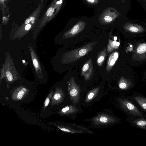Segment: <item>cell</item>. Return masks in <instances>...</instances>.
Wrapping results in <instances>:
<instances>
[{
    "label": "cell",
    "mask_w": 146,
    "mask_h": 146,
    "mask_svg": "<svg viewBox=\"0 0 146 146\" xmlns=\"http://www.w3.org/2000/svg\"><path fill=\"white\" fill-rule=\"evenodd\" d=\"M59 91H56L52 97V100L55 103L59 102L62 98V94Z\"/></svg>",
    "instance_id": "e0dca14e"
},
{
    "label": "cell",
    "mask_w": 146,
    "mask_h": 146,
    "mask_svg": "<svg viewBox=\"0 0 146 146\" xmlns=\"http://www.w3.org/2000/svg\"><path fill=\"white\" fill-rule=\"evenodd\" d=\"M17 91L14 96L17 99L19 100L24 96L27 92V90L25 88H23L19 89Z\"/></svg>",
    "instance_id": "9a60e30c"
},
{
    "label": "cell",
    "mask_w": 146,
    "mask_h": 146,
    "mask_svg": "<svg viewBox=\"0 0 146 146\" xmlns=\"http://www.w3.org/2000/svg\"><path fill=\"white\" fill-rule=\"evenodd\" d=\"M31 27V24H28L26 25L25 27V31H28L29 30Z\"/></svg>",
    "instance_id": "cb8c5ba5"
},
{
    "label": "cell",
    "mask_w": 146,
    "mask_h": 146,
    "mask_svg": "<svg viewBox=\"0 0 146 146\" xmlns=\"http://www.w3.org/2000/svg\"><path fill=\"white\" fill-rule=\"evenodd\" d=\"M94 67L91 58H89L83 66L81 75L86 81L90 80L94 74Z\"/></svg>",
    "instance_id": "5b68a950"
},
{
    "label": "cell",
    "mask_w": 146,
    "mask_h": 146,
    "mask_svg": "<svg viewBox=\"0 0 146 146\" xmlns=\"http://www.w3.org/2000/svg\"><path fill=\"white\" fill-rule=\"evenodd\" d=\"M6 76L7 80L10 82H12L13 79V76L11 73L9 71H7L6 72Z\"/></svg>",
    "instance_id": "ffe728a7"
},
{
    "label": "cell",
    "mask_w": 146,
    "mask_h": 146,
    "mask_svg": "<svg viewBox=\"0 0 146 146\" xmlns=\"http://www.w3.org/2000/svg\"><path fill=\"white\" fill-rule=\"evenodd\" d=\"M29 19L31 21V23L32 24L34 23H35V18L33 16H31L30 17Z\"/></svg>",
    "instance_id": "d4e9b609"
},
{
    "label": "cell",
    "mask_w": 146,
    "mask_h": 146,
    "mask_svg": "<svg viewBox=\"0 0 146 146\" xmlns=\"http://www.w3.org/2000/svg\"><path fill=\"white\" fill-rule=\"evenodd\" d=\"M108 42L106 46V50L108 54L114 49L117 48L120 45L119 42L112 40L110 37L108 39Z\"/></svg>",
    "instance_id": "7c38bea8"
},
{
    "label": "cell",
    "mask_w": 146,
    "mask_h": 146,
    "mask_svg": "<svg viewBox=\"0 0 146 146\" xmlns=\"http://www.w3.org/2000/svg\"><path fill=\"white\" fill-rule=\"evenodd\" d=\"M146 51V44L143 43L141 44L138 47L137 52L138 53L142 54Z\"/></svg>",
    "instance_id": "d6986e66"
},
{
    "label": "cell",
    "mask_w": 146,
    "mask_h": 146,
    "mask_svg": "<svg viewBox=\"0 0 146 146\" xmlns=\"http://www.w3.org/2000/svg\"><path fill=\"white\" fill-rule=\"evenodd\" d=\"M126 120L131 125L146 130V118L144 117H129Z\"/></svg>",
    "instance_id": "52a82bcc"
},
{
    "label": "cell",
    "mask_w": 146,
    "mask_h": 146,
    "mask_svg": "<svg viewBox=\"0 0 146 146\" xmlns=\"http://www.w3.org/2000/svg\"><path fill=\"white\" fill-rule=\"evenodd\" d=\"M54 11V9L52 7H51L49 8L47 10L46 13V15L47 16L50 17L52 15Z\"/></svg>",
    "instance_id": "44dd1931"
},
{
    "label": "cell",
    "mask_w": 146,
    "mask_h": 146,
    "mask_svg": "<svg viewBox=\"0 0 146 146\" xmlns=\"http://www.w3.org/2000/svg\"><path fill=\"white\" fill-rule=\"evenodd\" d=\"M114 41H116L117 40V38L116 36H115L114 37Z\"/></svg>",
    "instance_id": "83f0119b"
},
{
    "label": "cell",
    "mask_w": 146,
    "mask_h": 146,
    "mask_svg": "<svg viewBox=\"0 0 146 146\" xmlns=\"http://www.w3.org/2000/svg\"><path fill=\"white\" fill-rule=\"evenodd\" d=\"M112 9L108 7L101 13L99 18V21L102 25L111 23L114 18V15L112 12Z\"/></svg>",
    "instance_id": "8992f818"
},
{
    "label": "cell",
    "mask_w": 146,
    "mask_h": 146,
    "mask_svg": "<svg viewBox=\"0 0 146 146\" xmlns=\"http://www.w3.org/2000/svg\"><path fill=\"white\" fill-rule=\"evenodd\" d=\"M32 49H31V54L33 66L36 72H41L42 71L40 66L39 64L38 60L37 58V57H36Z\"/></svg>",
    "instance_id": "4fadbf2b"
},
{
    "label": "cell",
    "mask_w": 146,
    "mask_h": 146,
    "mask_svg": "<svg viewBox=\"0 0 146 146\" xmlns=\"http://www.w3.org/2000/svg\"><path fill=\"white\" fill-rule=\"evenodd\" d=\"M99 89V87H97L91 91L87 95L86 100L88 101L92 100L95 97Z\"/></svg>",
    "instance_id": "2e32d148"
},
{
    "label": "cell",
    "mask_w": 146,
    "mask_h": 146,
    "mask_svg": "<svg viewBox=\"0 0 146 146\" xmlns=\"http://www.w3.org/2000/svg\"><path fill=\"white\" fill-rule=\"evenodd\" d=\"M129 29L130 31L133 32H137L138 31V29L134 26L131 27Z\"/></svg>",
    "instance_id": "603a6c76"
},
{
    "label": "cell",
    "mask_w": 146,
    "mask_h": 146,
    "mask_svg": "<svg viewBox=\"0 0 146 146\" xmlns=\"http://www.w3.org/2000/svg\"><path fill=\"white\" fill-rule=\"evenodd\" d=\"M146 118V97L140 94L128 96Z\"/></svg>",
    "instance_id": "277c9868"
},
{
    "label": "cell",
    "mask_w": 146,
    "mask_h": 146,
    "mask_svg": "<svg viewBox=\"0 0 146 146\" xmlns=\"http://www.w3.org/2000/svg\"><path fill=\"white\" fill-rule=\"evenodd\" d=\"M68 82V90L70 96L72 97H76L78 94L80 86L76 82L73 76L71 77Z\"/></svg>",
    "instance_id": "ba28073f"
},
{
    "label": "cell",
    "mask_w": 146,
    "mask_h": 146,
    "mask_svg": "<svg viewBox=\"0 0 146 146\" xmlns=\"http://www.w3.org/2000/svg\"><path fill=\"white\" fill-rule=\"evenodd\" d=\"M76 111L75 107L72 106H68L61 109L59 111L60 114L63 115H67L74 113Z\"/></svg>",
    "instance_id": "5bb4252c"
},
{
    "label": "cell",
    "mask_w": 146,
    "mask_h": 146,
    "mask_svg": "<svg viewBox=\"0 0 146 146\" xmlns=\"http://www.w3.org/2000/svg\"><path fill=\"white\" fill-rule=\"evenodd\" d=\"M31 20L29 18H27L25 20V24L27 25L31 21Z\"/></svg>",
    "instance_id": "484cf974"
},
{
    "label": "cell",
    "mask_w": 146,
    "mask_h": 146,
    "mask_svg": "<svg viewBox=\"0 0 146 146\" xmlns=\"http://www.w3.org/2000/svg\"><path fill=\"white\" fill-rule=\"evenodd\" d=\"M98 42H91L80 48L66 52L62 56L61 62L64 64L76 61L91 52Z\"/></svg>",
    "instance_id": "6da1fadb"
},
{
    "label": "cell",
    "mask_w": 146,
    "mask_h": 146,
    "mask_svg": "<svg viewBox=\"0 0 146 146\" xmlns=\"http://www.w3.org/2000/svg\"><path fill=\"white\" fill-rule=\"evenodd\" d=\"M95 121L101 124L108 123L109 122L111 123H116L119 121V119L113 117H109L106 115H101L95 118Z\"/></svg>",
    "instance_id": "30bf717a"
},
{
    "label": "cell",
    "mask_w": 146,
    "mask_h": 146,
    "mask_svg": "<svg viewBox=\"0 0 146 146\" xmlns=\"http://www.w3.org/2000/svg\"><path fill=\"white\" fill-rule=\"evenodd\" d=\"M118 57V53L117 52H114L109 56L106 66V72L108 73L111 70L113 66L115 64Z\"/></svg>",
    "instance_id": "9c48e42d"
},
{
    "label": "cell",
    "mask_w": 146,
    "mask_h": 146,
    "mask_svg": "<svg viewBox=\"0 0 146 146\" xmlns=\"http://www.w3.org/2000/svg\"><path fill=\"white\" fill-rule=\"evenodd\" d=\"M132 46H132V45H130V47H132Z\"/></svg>",
    "instance_id": "f1b7e54d"
},
{
    "label": "cell",
    "mask_w": 146,
    "mask_h": 146,
    "mask_svg": "<svg viewBox=\"0 0 146 146\" xmlns=\"http://www.w3.org/2000/svg\"><path fill=\"white\" fill-rule=\"evenodd\" d=\"M106 51V49L104 48L98 53L97 56L96 63L99 66H103L107 55Z\"/></svg>",
    "instance_id": "8fae6325"
},
{
    "label": "cell",
    "mask_w": 146,
    "mask_h": 146,
    "mask_svg": "<svg viewBox=\"0 0 146 146\" xmlns=\"http://www.w3.org/2000/svg\"><path fill=\"white\" fill-rule=\"evenodd\" d=\"M53 91H51L49 94L48 96L46 98L44 104L43 110H44L48 105L53 94Z\"/></svg>",
    "instance_id": "ac0fdd59"
},
{
    "label": "cell",
    "mask_w": 146,
    "mask_h": 146,
    "mask_svg": "<svg viewBox=\"0 0 146 146\" xmlns=\"http://www.w3.org/2000/svg\"><path fill=\"white\" fill-rule=\"evenodd\" d=\"M117 100L119 108L129 117H144L143 113L128 96H123L118 97Z\"/></svg>",
    "instance_id": "7a4b0ae2"
},
{
    "label": "cell",
    "mask_w": 146,
    "mask_h": 146,
    "mask_svg": "<svg viewBox=\"0 0 146 146\" xmlns=\"http://www.w3.org/2000/svg\"><path fill=\"white\" fill-rule=\"evenodd\" d=\"M86 2L91 5H95L98 3L99 0H84Z\"/></svg>",
    "instance_id": "7402d4cb"
},
{
    "label": "cell",
    "mask_w": 146,
    "mask_h": 146,
    "mask_svg": "<svg viewBox=\"0 0 146 146\" xmlns=\"http://www.w3.org/2000/svg\"><path fill=\"white\" fill-rule=\"evenodd\" d=\"M86 26V23L84 21H78L71 29L63 35L62 38L66 39L76 36L84 29Z\"/></svg>",
    "instance_id": "3957f363"
},
{
    "label": "cell",
    "mask_w": 146,
    "mask_h": 146,
    "mask_svg": "<svg viewBox=\"0 0 146 146\" xmlns=\"http://www.w3.org/2000/svg\"><path fill=\"white\" fill-rule=\"evenodd\" d=\"M62 3V0H60L56 2V4L58 5Z\"/></svg>",
    "instance_id": "4316f807"
}]
</instances>
